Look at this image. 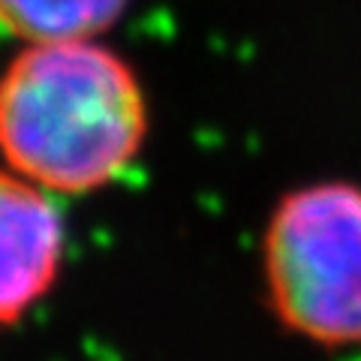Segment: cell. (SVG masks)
Listing matches in <instances>:
<instances>
[{"mask_svg": "<svg viewBox=\"0 0 361 361\" xmlns=\"http://www.w3.org/2000/svg\"><path fill=\"white\" fill-rule=\"evenodd\" d=\"M148 97L99 39L30 42L0 73V160L51 196H87L148 139Z\"/></svg>", "mask_w": 361, "mask_h": 361, "instance_id": "cell-1", "label": "cell"}, {"mask_svg": "<svg viewBox=\"0 0 361 361\" xmlns=\"http://www.w3.org/2000/svg\"><path fill=\"white\" fill-rule=\"evenodd\" d=\"M130 0H0V27L30 42L99 39Z\"/></svg>", "mask_w": 361, "mask_h": 361, "instance_id": "cell-4", "label": "cell"}, {"mask_svg": "<svg viewBox=\"0 0 361 361\" xmlns=\"http://www.w3.org/2000/svg\"><path fill=\"white\" fill-rule=\"evenodd\" d=\"M66 256L54 196L0 166V329L18 325L54 289Z\"/></svg>", "mask_w": 361, "mask_h": 361, "instance_id": "cell-3", "label": "cell"}, {"mask_svg": "<svg viewBox=\"0 0 361 361\" xmlns=\"http://www.w3.org/2000/svg\"><path fill=\"white\" fill-rule=\"evenodd\" d=\"M259 250L280 329L322 349L361 346V184L329 178L283 193Z\"/></svg>", "mask_w": 361, "mask_h": 361, "instance_id": "cell-2", "label": "cell"}]
</instances>
